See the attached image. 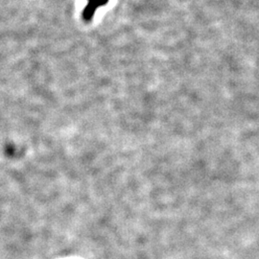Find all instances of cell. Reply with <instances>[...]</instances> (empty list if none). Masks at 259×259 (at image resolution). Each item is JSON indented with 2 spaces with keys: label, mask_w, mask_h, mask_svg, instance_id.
<instances>
[{
  "label": "cell",
  "mask_w": 259,
  "mask_h": 259,
  "mask_svg": "<svg viewBox=\"0 0 259 259\" xmlns=\"http://www.w3.org/2000/svg\"><path fill=\"white\" fill-rule=\"evenodd\" d=\"M109 1L110 0H88V4L83 12V18L87 22L90 21L93 18L98 8L105 6Z\"/></svg>",
  "instance_id": "6da1fadb"
}]
</instances>
